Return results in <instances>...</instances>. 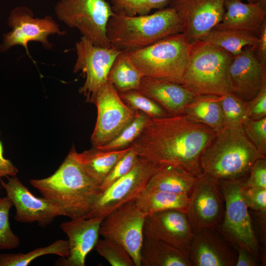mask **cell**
Segmentation results:
<instances>
[{
  "instance_id": "9",
  "label": "cell",
  "mask_w": 266,
  "mask_h": 266,
  "mask_svg": "<svg viewBox=\"0 0 266 266\" xmlns=\"http://www.w3.org/2000/svg\"><path fill=\"white\" fill-rule=\"evenodd\" d=\"M93 103L97 118L91 142L100 147L115 138L135 118L137 110L125 103L108 80L97 93Z\"/></svg>"
},
{
  "instance_id": "17",
  "label": "cell",
  "mask_w": 266,
  "mask_h": 266,
  "mask_svg": "<svg viewBox=\"0 0 266 266\" xmlns=\"http://www.w3.org/2000/svg\"><path fill=\"white\" fill-rule=\"evenodd\" d=\"M143 236L165 242L188 255L194 233L185 212L166 210L146 215Z\"/></svg>"
},
{
  "instance_id": "43",
  "label": "cell",
  "mask_w": 266,
  "mask_h": 266,
  "mask_svg": "<svg viewBox=\"0 0 266 266\" xmlns=\"http://www.w3.org/2000/svg\"><path fill=\"white\" fill-rule=\"evenodd\" d=\"M3 153V146L0 140V179L2 177L15 176L18 172L17 168L10 160L4 157Z\"/></svg>"
},
{
  "instance_id": "14",
  "label": "cell",
  "mask_w": 266,
  "mask_h": 266,
  "mask_svg": "<svg viewBox=\"0 0 266 266\" xmlns=\"http://www.w3.org/2000/svg\"><path fill=\"white\" fill-rule=\"evenodd\" d=\"M8 23L12 30L3 34V43L0 45L1 52L16 45H20L25 48L30 57L28 48L29 42H39L45 49H51L53 45L48 40L49 35H63L66 33V31L60 29L51 16L35 18L32 11L24 6L17 7L12 10Z\"/></svg>"
},
{
  "instance_id": "24",
  "label": "cell",
  "mask_w": 266,
  "mask_h": 266,
  "mask_svg": "<svg viewBox=\"0 0 266 266\" xmlns=\"http://www.w3.org/2000/svg\"><path fill=\"white\" fill-rule=\"evenodd\" d=\"M141 266H192L188 254L162 241L144 237Z\"/></svg>"
},
{
  "instance_id": "23",
  "label": "cell",
  "mask_w": 266,
  "mask_h": 266,
  "mask_svg": "<svg viewBox=\"0 0 266 266\" xmlns=\"http://www.w3.org/2000/svg\"><path fill=\"white\" fill-rule=\"evenodd\" d=\"M130 149V146L121 150L103 151L93 147L78 153L72 146L69 152L84 171L100 186L116 163Z\"/></svg>"
},
{
  "instance_id": "40",
  "label": "cell",
  "mask_w": 266,
  "mask_h": 266,
  "mask_svg": "<svg viewBox=\"0 0 266 266\" xmlns=\"http://www.w3.org/2000/svg\"><path fill=\"white\" fill-rule=\"evenodd\" d=\"M246 187L266 189V158L257 159L252 165L247 177L243 181Z\"/></svg>"
},
{
  "instance_id": "3",
  "label": "cell",
  "mask_w": 266,
  "mask_h": 266,
  "mask_svg": "<svg viewBox=\"0 0 266 266\" xmlns=\"http://www.w3.org/2000/svg\"><path fill=\"white\" fill-rule=\"evenodd\" d=\"M262 158L242 126L225 127L202 153V173L217 181L246 178L258 159Z\"/></svg>"
},
{
  "instance_id": "25",
  "label": "cell",
  "mask_w": 266,
  "mask_h": 266,
  "mask_svg": "<svg viewBox=\"0 0 266 266\" xmlns=\"http://www.w3.org/2000/svg\"><path fill=\"white\" fill-rule=\"evenodd\" d=\"M196 178L178 166L165 165L151 177L145 189L189 195Z\"/></svg>"
},
{
  "instance_id": "31",
  "label": "cell",
  "mask_w": 266,
  "mask_h": 266,
  "mask_svg": "<svg viewBox=\"0 0 266 266\" xmlns=\"http://www.w3.org/2000/svg\"><path fill=\"white\" fill-rule=\"evenodd\" d=\"M150 119L144 113L137 110L134 119L115 138L97 148L103 151H112L130 147L140 134Z\"/></svg>"
},
{
  "instance_id": "4",
  "label": "cell",
  "mask_w": 266,
  "mask_h": 266,
  "mask_svg": "<svg viewBox=\"0 0 266 266\" xmlns=\"http://www.w3.org/2000/svg\"><path fill=\"white\" fill-rule=\"evenodd\" d=\"M181 33V21L175 10L169 6L143 15L129 16L114 13L106 27L111 45L125 51L141 49Z\"/></svg>"
},
{
  "instance_id": "2",
  "label": "cell",
  "mask_w": 266,
  "mask_h": 266,
  "mask_svg": "<svg viewBox=\"0 0 266 266\" xmlns=\"http://www.w3.org/2000/svg\"><path fill=\"white\" fill-rule=\"evenodd\" d=\"M30 183L71 219L84 218L102 192L100 185L84 171L70 152L54 174L31 179Z\"/></svg>"
},
{
  "instance_id": "39",
  "label": "cell",
  "mask_w": 266,
  "mask_h": 266,
  "mask_svg": "<svg viewBox=\"0 0 266 266\" xmlns=\"http://www.w3.org/2000/svg\"><path fill=\"white\" fill-rule=\"evenodd\" d=\"M241 194L248 208L257 212H266V189L246 187L243 182Z\"/></svg>"
},
{
  "instance_id": "45",
  "label": "cell",
  "mask_w": 266,
  "mask_h": 266,
  "mask_svg": "<svg viewBox=\"0 0 266 266\" xmlns=\"http://www.w3.org/2000/svg\"><path fill=\"white\" fill-rule=\"evenodd\" d=\"M248 2L253 3L257 1L258 0H246Z\"/></svg>"
},
{
  "instance_id": "36",
  "label": "cell",
  "mask_w": 266,
  "mask_h": 266,
  "mask_svg": "<svg viewBox=\"0 0 266 266\" xmlns=\"http://www.w3.org/2000/svg\"><path fill=\"white\" fill-rule=\"evenodd\" d=\"M13 205L7 197H0V250L13 249L20 245L19 237L11 230L9 216Z\"/></svg>"
},
{
  "instance_id": "26",
  "label": "cell",
  "mask_w": 266,
  "mask_h": 266,
  "mask_svg": "<svg viewBox=\"0 0 266 266\" xmlns=\"http://www.w3.org/2000/svg\"><path fill=\"white\" fill-rule=\"evenodd\" d=\"M184 114L216 133L224 127L220 96L196 95L186 106Z\"/></svg>"
},
{
  "instance_id": "7",
  "label": "cell",
  "mask_w": 266,
  "mask_h": 266,
  "mask_svg": "<svg viewBox=\"0 0 266 266\" xmlns=\"http://www.w3.org/2000/svg\"><path fill=\"white\" fill-rule=\"evenodd\" d=\"M245 178L218 181L224 200L225 210L222 221L217 229L235 248H244L256 259H261L251 216L241 194Z\"/></svg>"
},
{
  "instance_id": "27",
  "label": "cell",
  "mask_w": 266,
  "mask_h": 266,
  "mask_svg": "<svg viewBox=\"0 0 266 266\" xmlns=\"http://www.w3.org/2000/svg\"><path fill=\"white\" fill-rule=\"evenodd\" d=\"M189 200V195L187 194H177L145 188L134 200L138 207L148 214L170 209L186 213Z\"/></svg>"
},
{
  "instance_id": "21",
  "label": "cell",
  "mask_w": 266,
  "mask_h": 266,
  "mask_svg": "<svg viewBox=\"0 0 266 266\" xmlns=\"http://www.w3.org/2000/svg\"><path fill=\"white\" fill-rule=\"evenodd\" d=\"M223 18L213 29L246 31L258 36L266 20V0L244 3L242 0H225Z\"/></svg>"
},
{
  "instance_id": "12",
  "label": "cell",
  "mask_w": 266,
  "mask_h": 266,
  "mask_svg": "<svg viewBox=\"0 0 266 266\" xmlns=\"http://www.w3.org/2000/svg\"><path fill=\"white\" fill-rule=\"evenodd\" d=\"M163 166L139 157L131 171L102 191L84 218H104L118 207L135 200L146 188L151 177Z\"/></svg>"
},
{
  "instance_id": "10",
  "label": "cell",
  "mask_w": 266,
  "mask_h": 266,
  "mask_svg": "<svg viewBox=\"0 0 266 266\" xmlns=\"http://www.w3.org/2000/svg\"><path fill=\"white\" fill-rule=\"evenodd\" d=\"M146 215L138 207L134 200L106 215L100 228V235L123 246L131 256L135 266H141L140 251Z\"/></svg>"
},
{
  "instance_id": "28",
  "label": "cell",
  "mask_w": 266,
  "mask_h": 266,
  "mask_svg": "<svg viewBox=\"0 0 266 266\" xmlns=\"http://www.w3.org/2000/svg\"><path fill=\"white\" fill-rule=\"evenodd\" d=\"M200 40L222 48L234 56L240 54L244 47L257 48L258 36L246 31L213 29Z\"/></svg>"
},
{
  "instance_id": "41",
  "label": "cell",
  "mask_w": 266,
  "mask_h": 266,
  "mask_svg": "<svg viewBox=\"0 0 266 266\" xmlns=\"http://www.w3.org/2000/svg\"><path fill=\"white\" fill-rule=\"evenodd\" d=\"M249 119L258 120L266 117V84L258 95L246 102Z\"/></svg>"
},
{
  "instance_id": "6",
  "label": "cell",
  "mask_w": 266,
  "mask_h": 266,
  "mask_svg": "<svg viewBox=\"0 0 266 266\" xmlns=\"http://www.w3.org/2000/svg\"><path fill=\"white\" fill-rule=\"evenodd\" d=\"M191 49L192 43L181 33L145 47L126 52L143 76L182 84Z\"/></svg>"
},
{
  "instance_id": "32",
  "label": "cell",
  "mask_w": 266,
  "mask_h": 266,
  "mask_svg": "<svg viewBox=\"0 0 266 266\" xmlns=\"http://www.w3.org/2000/svg\"><path fill=\"white\" fill-rule=\"evenodd\" d=\"M121 99L135 110L141 111L150 118H160L170 116L166 111L152 99L139 90L118 92Z\"/></svg>"
},
{
  "instance_id": "11",
  "label": "cell",
  "mask_w": 266,
  "mask_h": 266,
  "mask_svg": "<svg viewBox=\"0 0 266 266\" xmlns=\"http://www.w3.org/2000/svg\"><path fill=\"white\" fill-rule=\"evenodd\" d=\"M77 58L73 71H81L85 81L78 92L93 103L100 88L108 81L110 69L116 57L122 52L114 46L103 47L95 45L82 36L75 44Z\"/></svg>"
},
{
  "instance_id": "35",
  "label": "cell",
  "mask_w": 266,
  "mask_h": 266,
  "mask_svg": "<svg viewBox=\"0 0 266 266\" xmlns=\"http://www.w3.org/2000/svg\"><path fill=\"white\" fill-rule=\"evenodd\" d=\"M95 248L99 254L112 266H135L127 251L112 240L99 239Z\"/></svg>"
},
{
  "instance_id": "16",
  "label": "cell",
  "mask_w": 266,
  "mask_h": 266,
  "mask_svg": "<svg viewBox=\"0 0 266 266\" xmlns=\"http://www.w3.org/2000/svg\"><path fill=\"white\" fill-rule=\"evenodd\" d=\"M6 182L0 179L1 188L16 208L15 220L21 223L37 222L41 227L51 224L55 218L64 216L61 210L46 198L32 194L15 176L7 177Z\"/></svg>"
},
{
  "instance_id": "34",
  "label": "cell",
  "mask_w": 266,
  "mask_h": 266,
  "mask_svg": "<svg viewBox=\"0 0 266 266\" xmlns=\"http://www.w3.org/2000/svg\"><path fill=\"white\" fill-rule=\"evenodd\" d=\"M114 13L129 16L148 14L154 9H161L170 0H110Z\"/></svg>"
},
{
  "instance_id": "44",
  "label": "cell",
  "mask_w": 266,
  "mask_h": 266,
  "mask_svg": "<svg viewBox=\"0 0 266 266\" xmlns=\"http://www.w3.org/2000/svg\"><path fill=\"white\" fill-rule=\"evenodd\" d=\"M237 250L236 266H256V259L247 249L241 247H236Z\"/></svg>"
},
{
  "instance_id": "46",
  "label": "cell",
  "mask_w": 266,
  "mask_h": 266,
  "mask_svg": "<svg viewBox=\"0 0 266 266\" xmlns=\"http://www.w3.org/2000/svg\"><path fill=\"white\" fill-rule=\"evenodd\" d=\"M1 189V188H0V189Z\"/></svg>"
},
{
  "instance_id": "20",
  "label": "cell",
  "mask_w": 266,
  "mask_h": 266,
  "mask_svg": "<svg viewBox=\"0 0 266 266\" xmlns=\"http://www.w3.org/2000/svg\"><path fill=\"white\" fill-rule=\"evenodd\" d=\"M216 230H205L194 233L188 252L193 266H235L237 255Z\"/></svg>"
},
{
  "instance_id": "42",
  "label": "cell",
  "mask_w": 266,
  "mask_h": 266,
  "mask_svg": "<svg viewBox=\"0 0 266 266\" xmlns=\"http://www.w3.org/2000/svg\"><path fill=\"white\" fill-rule=\"evenodd\" d=\"M256 56L260 63L266 66V20L264 21L260 29Z\"/></svg>"
},
{
  "instance_id": "37",
  "label": "cell",
  "mask_w": 266,
  "mask_h": 266,
  "mask_svg": "<svg viewBox=\"0 0 266 266\" xmlns=\"http://www.w3.org/2000/svg\"><path fill=\"white\" fill-rule=\"evenodd\" d=\"M138 159L139 156L130 146L129 151L116 163L100 185L101 191L105 190L131 171L137 163Z\"/></svg>"
},
{
  "instance_id": "29",
  "label": "cell",
  "mask_w": 266,
  "mask_h": 266,
  "mask_svg": "<svg viewBox=\"0 0 266 266\" xmlns=\"http://www.w3.org/2000/svg\"><path fill=\"white\" fill-rule=\"evenodd\" d=\"M143 76L129 58L122 52L115 59L108 74L110 81L118 92L139 90Z\"/></svg>"
},
{
  "instance_id": "5",
  "label": "cell",
  "mask_w": 266,
  "mask_h": 266,
  "mask_svg": "<svg viewBox=\"0 0 266 266\" xmlns=\"http://www.w3.org/2000/svg\"><path fill=\"white\" fill-rule=\"evenodd\" d=\"M232 58L227 51L201 40L192 43L182 85L196 95L221 96L233 93L230 76Z\"/></svg>"
},
{
  "instance_id": "15",
  "label": "cell",
  "mask_w": 266,
  "mask_h": 266,
  "mask_svg": "<svg viewBox=\"0 0 266 266\" xmlns=\"http://www.w3.org/2000/svg\"><path fill=\"white\" fill-rule=\"evenodd\" d=\"M225 0H170L183 26V33L191 43L200 39L221 21Z\"/></svg>"
},
{
  "instance_id": "33",
  "label": "cell",
  "mask_w": 266,
  "mask_h": 266,
  "mask_svg": "<svg viewBox=\"0 0 266 266\" xmlns=\"http://www.w3.org/2000/svg\"><path fill=\"white\" fill-rule=\"evenodd\" d=\"M225 127L242 126L248 118L246 102L233 93L220 96Z\"/></svg>"
},
{
  "instance_id": "18",
  "label": "cell",
  "mask_w": 266,
  "mask_h": 266,
  "mask_svg": "<svg viewBox=\"0 0 266 266\" xmlns=\"http://www.w3.org/2000/svg\"><path fill=\"white\" fill-rule=\"evenodd\" d=\"M230 76L233 93L247 102L254 98L266 84V66L256 56V48L247 46L239 54L233 56Z\"/></svg>"
},
{
  "instance_id": "22",
  "label": "cell",
  "mask_w": 266,
  "mask_h": 266,
  "mask_svg": "<svg viewBox=\"0 0 266 266\" xmlns=\"http://www.w3.org/2000/svg\"><path fill=\"white\" fill-rule=\"evenodd\" d=\"M139 91L164 108L170 116L184 114L196 95L182 84L143 76Z\"/></svg>"
},
{
  "instance_id": "38",
  "label": "cell",
  "mask_w": 266,
  "mask_h": 266,
  "mask_svg": "<svg viewBox=\"0 0 266 266\" xmlns=\"http://www.w3.org/2000/svg\"><path fill=\"white\" fill-rule=\"evenodd\" d=\"M247 136L262 158L266 155V117L258 120L248 119L242 125Z\"/></svg>"
},
{
  "instance_id": "1",
  "label": "cell",
  "mask_w": 266,
  "mask_h": 266,
  "mask_svg": "<svg viewBox=\"0 0 266 266\" xmlns=\"http://www.w3.org/2000/svg\"><path fill=\"white\" fill-rule=\"evenodd\" d=\"M216 133L185 114L150 118L131 146L140 157L197 176L202 173L201 156Z\"/></svg>"
},
{
  "instance_id": "19",
  "label": "cell",
  "mask_w": 266,
  "mask_h": 266,
  "mask_svg": "<svg viewBox=\"0 0 266 266\" xmlns=\"http://www.w3.org/2000/svg\"><path fill=\"white\" fill-rule=\"evenodd\" d=\"M104 217L79 218L63 223L61 229L67 235L69 255L61 258L56 266H84L87 255L95 248L100 235V228Z\"/></svg>"
},
{
  "instance_id": "13",
  "label": "cell",
  "mask_w": 266,
  "mask_h": 266,
  "mask_svg": "<svg viewBox=\"0 0 266 266\" xmlns=\"http://www.w3.org/2000/svg\"><path fill=\"white\" fill-rule=\"evenodd\" d=\"M189 200L186 216L194 233L217 229L224 214V200L218 181L201 173L196 176Z\"/></svg>"
},
{
  "instance_id": "8",
  "label": "cell",
  "mask_w": 266,
  "mask_h": 266,
  "mask_svg": "<svg viewBox=\"0 0 266 266\" xmlns=\"http://www.w3.org/2000/svg\"><path fill=\"white\" fill-rule=\"evenodd\" d=\"M58 19L70 28L77 29L82 36L96 45L111 46L106 27L114 12L105 0H59L55 7Z\"/></svg>"
},
{
  "instance_id": "30",
  "label": "cell",
  "mask_w": 266,
  "mask_h": 266,
  "mask_svg": "<svg viewBox=\"0 0 266 266\" xmlns=\"http://www.w3.org/2000/svg\"><path fill=\"white\" fill-rule=\"evenodd\" d=\"M48 254L67 257L69 255L68 240H58L50 245L37 248L27 253L0 254V266H27L36 258Z\"/></svg>"
}]
</instances>
